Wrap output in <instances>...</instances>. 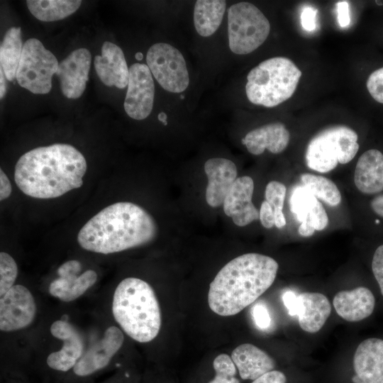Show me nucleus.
<instances>
[{
  "instance_id": "nucleus-1",
  "label": "nucleus",
  "mask_w": 383,
  "mask_h": 383,
  "mask_svg": "<svg viewBox=\"0 0 383 383\" xmlns=\"http://www.w3.org/2000/svg\"><path fill=\"white\" fill-rule=\"evenodd\" d=\"M87 169L86 159L77 148L55 143L21 155L15 166L14 180L27 196L54 199L81 187Z\"/></svg>"
},
{
  "instance_id": "nucleus-2",
  "label": "nucleus",
  "mask_w": 383,
  "mask_h": 383,
  "mask_svg": "<svg viewBox=\"0 0 383 383\" xmlns=\"http://www.w3.org/2000/svg\"><path fill=\"white\" fill-rule=\"evenodd\" d=\"M157 235V223L147 211L121 201L91 218L79 231L77 242L86 250L106 255L146 245Z\"/></svg>"
},
{
  "instance_id": "nucleus-3",
  "label": "nucleus",
  "mask_w": 383,
  "mask_h": 383,
  "mask_svg": "<svg viewBox=\"0 0 383 383\" xmlns=\"http://www.w3.org/2000/svg\"><path fill=\"white\" fill-rule=\"evenodd\" d=\"M278 268L273 258L262 254L246 253L233 259L210 284V309L222 316L238 313L270 287Z\"/></svg>"
},
{
  "instance_id": "nucleus-4",
  "label": "nucleus",
  "mask_w": 383,
  "mask_h": 383,
  "mask_svg": "<svg viewBox=\"0 0 383 383\" xmlns=\"http://www.w3.org/2000/svg\"><path fill=\"white\" fill-rule=\"evenodd\" d=\"M112 313L122 330L140 343L152 340L161 327V312L152 287L136 277H127L116 287Z\"/></svg>"
},
{
  "instance_id": "nucleus-5",
  "label": "nucleus",
  "mask_w": 383,
  "mask_h": 383,
  "mask_svg": "<svg viewBox=\"0 0 383 383\" xmlns=\"http://www.w3.org/2000/svg\"><path fill=\"white\" fill-rule=\"evenodd\" d=\"M301 77V71L287 57L265 60L248 73L246 96L255 105L277 106L294 94Z\"/></svg>"
},
{
  "instance_id": "nucleus-6",
  "label": "nucleus",
  "mask_w": 383,
  "mask_h": 383,
  "mask_svg": "<svg viewBox=\"0 0 383 383\" xmlns=\"http://www.w3.org/2000/svg\"><path fill=\"white\" fill-rule=\"evenodd\" d=\"M357 133L343 125L326 128L315 135L305 152L306 165L311 170L328 172L338 164L350 162L359 150Z\"/></svg>"
},
{
  "instance_id": "nucleus-7",
  "label": "nucleus",
  "mask_w": 383,
  "mask_h": 383,
  "mask_svg": "<svg viewBox=\"0 0 383 383\" xmlns=\"http://www.w3.org/2000/svg\"><path fill=\"white\" fill-rule=\"evenodd\" d=\"M270 31L268 19L252 4L239 2L228 9V43L233 53L246 55L253 52L266 40Z\"/></svg>"
},
{
  "instance_id": "nucleus-8",
  "label": "nucleus",
  "mask_w": 383,
  "mask_h": 383,
  "mask_svg": "<svg viewBox=\"0 0 383 383\" xmlns=\"http://www.w3.org/2000/svg\"><path fill=\"white\" fill-rule=\"evenodd\" d=\"M59 63L54 54L36 38L23 44L16 72L18 84L35 94H48L52 88V77Z\"/></svg>"
},
{
  "instance_id": "nucleus-9",
  "label": "nucleus",
  "mask_w": 383,
  "mask_h": 383,
  "mask_svg": "<svg viewBox=\"0 0 383 383\" xmlns=\"http://www.w3.org/2000/svg\"><path fill=\"white\" fill-rule=\"evenodd\" d=\"M147 65L160 85L172 93H181L189 86L185 60L176 48L165 43L152 45L146 55Z\"/></svg>"
},
{
  "instance_id": "nucleus-10",
  "label": "nucleus",
  "mask_w": 383,
  "mask_h": 383,
  "mask_svg": "<svg viewBox=\"0 0 383 383\" xmlns=\"http://www.w3.org/2000/svg\"><path fill=\"white\" fill-rule=\"evenodd\" d=\"M36 311L35 301L30 290L21 284L13 285L0 299V330L12 332L28 326Z\"/></svg>"
},
{
  "instance_id": "nucleus-11",
  "label": "nucleus",
  "mask_w": 383,
  "mask_h": 383,
  "mask_svg": "<svg viewBox=\"0 0 383 383\" xmlns=\"http://www.w3.org/2000/svg\"><path fill=\"white\" fill-rule=\"evenodd\" d=\"M155 84L147 65L135 63L129 68L128 89L123 107L128 116L143 120L151 113Z\"/></svg>"
},
{
  "instance_id": "nucleus-12",
  "label": "nucleus",
  "mask_w": 383,
  "mask_h": 383,
  "mask_svg": "<svg viewBox=\"0 0 383 383\" xmlns=\"http://www.w3.org/2000/svg\"><path fill=\"white\" fill-rule=\"evenodd\" d=\"M124 336L116 326H110L103 337L84 351L72 372L77 378L85 379L103 370L123 343Z\"/></svg>"
},
{
  "instance_id": "nucleus-13",
  "label": "nucleus",
  "mask_w": 383,
  "mask_h": 383,
  "mask_svg": "<svg viewBox=\"0 0 383 383\" xmlns=\"http://www.w3.org/2000/svg\"><path fill=\"white\" fill-rule=\"evenodd\" d=\"M50 330L55 338L63 341V345L60 350L48 355V367L62 373L72 370L84 353L82 334L72 324L63 320L54 321Z\"/></svg>"
},
{
  "instance_id": "nucleus-14",
  "label": "nucleus",
  "mask_w": 383,
  "mask_h": 383,
  "mask_svg": "<svg viewBox=\"0 0 383 383\" xmlns=\"http://www.w3.org/2000/svg\"><path fill=\"white\" fill-rule=\"evenodd\" d=\"M91 63V55L87 48L74 50L59 63L56 74L65 96L76 99L82 95L89 80Z\"/></svg>"
},
{
  "instance_id": "nucleus-15",
  "label": "nucleus",
  "mask_w": 383,
  "mask_h": 383,
  "mask_svg": "<svg viewBox=\"0 0 383 383\" xmlns=\"http://www.w3.org/2000/svg\"><path fill=\"white\" fill-rule=\"evenodd\" d=\"M253 179L248 176L236 179L223 201V211L238 226H245L259 219V211L252 202Z\"/></svg>"
},
{
  "instance_id": "nucleus-16",
  "label": "nucleus",
  "mask_w": 383,
  "mask_h": 383,
  "mask_svg": "<svg viewBox=\"0 0 383 383\" xmlns=\"http://www.w3.org/2000/svg\"><path fill=\"white\" fill-rule=\"evenodd\" d=\"M353 367V383H383V340H363L355 350Z\"/></svg>"
},
{
  "instance_id": "nucleus-17",
  "label": "nucleus",
  "mask_w": 383,
  "mask_h": 383,
  "mask_svg": "<svg viewBox=\"0 0 383 383\" xmlns=\"http://www.w3.org/2000/svg\"><path fill=\"white\" fill-rule=\"evenodd\" d=\"M204 171L208 177L206 201L210 206L218 207L237 179L236 166L230 160L214 157L205 162Z\"/></svg>"
},
{
  "instance_id": "nucleus-18",
  "label": "nucleus",
  "mask_w": 383,
  "mask_h": 383,
  "mask_svg": "<svg viewBox=\"0 0 383 383\" xmlns=\"http://www.w3.org/2000/svg\"><path fill=\"white\" fill-rule=\"evenodd\" d=\"M101 55L94 57V68L100 80L108 87L124 89L128 85L129 69L120 47L106 41L101 46Z\"/></svg>"
},
{
  "instance_id": "nucleus-19",
  "label": "nucleus",
  "mask_w": 383,
  "mask_h": 383,
  "mask_svg": "<svg viewBox=\"0 0 383 383\" xmlns=\"http://www.w3.org/2000/svg\"><path fill=\"white\" fill-rule=\"evenodd\" d=\"M290 134L285 126L279 122L270 123L248 132L241 140L252 155H259L265 149L279 154L287 147Z\"/></svg>"
},
{
  "instance_id": "nucleus-20",
  "label": "nucleus",
  "mask_w": 383,
  "mask_h": 383,
  "mask_svg": "<svg viewBox=\"0 0 383 383\" xmlns=\"http://www.w3.org/2000/svg\"><path fill=\"white\" fill-rule=\"evenodd\" d=\"M337 313L350 322L360 321L369 317L374 311L375 299L372 292L364 287L350 291H340L333 298Z\"/></svg>"
},
{
  "instance_id": "nucleus-21",
  "label": "nucleus",
  "mask_w": 383,
  "mask_h": 383,
  "mask_svg": "<svg viewBox=\"0 0 383 383\" xmlns=\"http://www.w3.org/2000/svg\"><path fill=\"white\" fill-rule=\"evenodd\" d=\"M354 182L363 194H374L383 191V154L379 150H367L359 157Z\"/></svg>"
},
{
  "instance_id": "nucleus-22",
  "label": "nucleus",
  "mask_w": 383,
  "mask_h": 383,
  "mask_svg": "<svg viewBox=\"0 0 383 383\" xmlns=\"http://www.w3.org/2000/svg\"><path fill=\"white\" fill-rule=\"evenodd\" d=\"M297 316L300 327L308 333L321 330L331 312L328 298L323 294L304 292L298 294Z\"/></svg>"
},
{
  "instance_id": "nucleus-23",
  "label": "nucleus",
  "mask_w": 383,
  "mask_h": 383,
  "mask_svg": "<svg viewBox=\"0 0 383 383\" xmlns=\"http://www.w3.org/2000/svg\"><path fill=\"white\" fill-rule=\"evenodd\" d=\"M231 358L243 379L255 380L275 367V362L270 355L250 343L236 347Z\"/></svg>"
},
{
  "instance_id": "nucleus-24",
  "label": "nucleus",
  "mask_w": 383,
  "mask_h": 383,
  "mask_svg": "<svg viewBox=\"0 0 383 383\" xmlns=\"http://www.w3.org/2000/svg\"><path fill=\"white\" fill-rule=\"evenodd\" d=\"M97 274L92 270L81 274L59 277L49 285L50 294L60 300L69 302L82 296L97 280Z\"/></svg>"
},
{
  "instance_id": "nucleus-25",
  "label": "nucleus",
  "mask_w": 383,
  "mask_h": 383,
  "mask_svg": "<svg viewBox=\"0 0 383 383\" xmlns=\"http://www.w3.org/2000/svg\"><path fill=\"white\" fill-rule=\"evenodd\" d=\"M291 209L301 222L306 217H310L316 231L323 230L328 223V217L322 204L306 188L294 193Z\"/></svg>"
},
{
  "instance_id": "nucleus-26",
  "label": "nucleus",
  "mask_w": 383,
  "mask_h": 383,
  "mask_svg": "<svg viewBox=\"0 0 383 383\" xmlns=\"http://www.w3.org/2000/svg\"><path fill=\"white\" fill-rule=\"evenodd\" d=\"M223 0H198L194 10V23L196 32L203 37L213 34L220 26L226 11Z\"/></svg>"
},
{
  "instance_id": "nucleus-27",
  "label": "nucleus",
  "mask_w": 383,
  "mask_h": 383,
  "mask_svg": "<svg viewBox=\"0 0 383 383\" xmlns=\"http://www.w3.org/2000/svg\"><path fill=\"white\" fill-rule=\"evenodd\" d=\"M21 27H11L6 32L0 46V63L6 79L13 82L23 50Z\"/></svg>"
},
{
  "instance_id": "nucleus-28",
  "label": "nucleus",
  "mask_w": 383,
  "mask_h": 383,
  "mask_svg": "<svg viewBox=\"0 0 383 383\" xmlns=\"http://www.w3.org/2000/svg\"><path fill=\"white\" fill-rule=\"evenodd\" d=\"M80 0H27L26 5L38 20L51 22L62 20L74 13L80 6Z\"/></svg>"
},
{
  "instance_id": "nucleus-29",
  "label": "nucleus",
  "mask_w": 383,
  "mask_h": 383,
  "mask_svg": "<svg viewBox=\"0 0 383 383\" xmlns=\"http://www.w3.org/2000/svg\"><path fill=\"white\" fill-rule=\"evenodd\" d=\"M300 178L304 187L326 204L336 206L340 203V192L332 180L323 176L309 173L302 174Z\"/></svg>"
},
{
  "instance_id": "nucleus-30",
  "label": "nucleus",
  "mask_w": 383,
  "mask_h": 383,
  "mask_svg": "<svg viewBox=\"0 0 383 383\" xmlns=\"http://www.w3.org/2000/svg\"><path fill=\"white\" fill-rule=\"evenodd\" d=\"M286 196L285 186L277 181L269 182L265 188V200L272 206L274 212L275 226L282 228L286 225V219L283 213V206Z\"/></svg>"
},
{
  "instance_id": "nucleus-31",
  "label": "nucleus",
  "mask_w": 383,
  "mask_h": 383,
  "mask_svg": "<svg viewBox=\"0 0 383 383\" xmlns=\"http://www.w3.org/2000/svg\"><path fill=\"white\" fill-rule=\"evenodd\" d=\"M215 377L209 383H240L235 377L236 366L231 357L227 354L218 355L213 362Z\"/></svg>"
},
{
  "instance_id": "nucleus-32",
  "label": "nucleus",
  "mask_w": 383,
  "mask_h": 383,
  "mask_svg": "<svg viewBox=\"0 0 383 383\" xmlns=\"http://www.w3.org/2000/svg\"><path fill=\"white\" fill-rule=\"evenodd\" d=\"M18 275V266L8 253H0V296H4L13 285Z\"/></svg>"
},
{
  "instance_id": "nucleus-33",
  "label": "nucleus",
  "mask_w": 383,
  "mask_h": 383,
  "mask_svg": "<svg viewBox=\"0 0 383 383\" xmlns=\"http://www.w3.org/2000/svg\"><path fill=\"white\" fill-rule=\"evenodd\" d=\"M250 313L254 323L258 329L265 331L271 328L272 323V318L265 304L262 302L256 303L251 308Z\"/></svg>"
},
{
  "instance_id": "nucleus-34",
  "label": "nucleus",
  "mask_w": 383,
  "mask_h": 383,
  "mask_svg": "<svg viewBox=\"0 0 383 383\" xmlns=\"http://www.w3.org/2000/svg\"><path fill=\"white\" fill-rule=\"evenodd\" d=\"M367 88L376 101L383 104V67L370 74L367 81Z\"/></svg>"
},
{
  "instance_id": "nucleus-35",
  "label": "nucleus",
  "mask_w": 383,
  "mask_h": 383,
  "mask_svg": "<svg viewBox=\"0 0 383 383\" xmlns=\"http://www.w3.org/2000/svg\"><path fill=\"white\" fill-rule=\"evenodd\" d=\"M372 269L383 296V245L379 246L374 253Z\"/></svg>"
},
{
  "instance_id": "nucleus-36",
  "label": "nucleus",
  "mask_w": 383,
  "mask_h": 383,
  "mask_svg": "<svg viewBox=\"0 0 383 383\" xmlns=\"http://www.w3.org/2000/svg\"><path fill=\"white\" fill-rule=\"evenodd\" d=\"M318 10L311 6L305 7L301 13V24L307 31L314 30L316 28Z\"/></svg>"
},
{
  "instance_id": "nucleus-37",
  "label": "nucleus",
  "mask_w": 383,
  "mask_h": 383,
  "mask_svg": "<svg viewBox=\"0 0 383 383\" xmlns=\"http://www.w3.org/2000/svg\"><path fill=\"white\" fill-rule=\"evenodd\" d=\"M259 219L262 225L266 228H271L275 226L274 209L266 200L263 201L261 204Z\"/></svg>"
},
{
  "instance_id": "nucleus-38",
  "label": "nucleus",
  "mask_w": 383,
  "mask_h": 383,
  "mask_svg": "<svg viewBox=\"0 0 383 383\" xmlns=\"http://www.w3.org/2000/svg\"><path fill=\"white\" fill-rule=\"evenodd\" d=\"M282 301L289 316H297L299 306L298 294L293 291L288 290L283 294Z\"/></svg>"
},
{
  "instance_id": "nucleus-39",
  "label": "nucleus",
  "mask_w": 383,
  "mask_h": 383,
  "mask_svg": "<svg viewBox=\"0 0 383 383\" xmlns=\"http://www.w3.org/2000/svg\"><path fill=\"white\" fill-rule=\"evenodd\" d=\"M82 270L81 263L76 260H71L64 262L57 269L59 277L79 274Z\"/></svg>"
},
{
  "instance_id": "nucleus-40",
  "label": "nucleus",
  "mask_w": 383,
  "mask_h": 383,
  "mask_svg": "<svg viewBox=\"0 0 383 383\" xmlns=\"http://www.w3.org/2000/svg\"><path fill=\"white\" fill-rule=\"evenodd\" d=\"M287 377L284 374L280 371L272 370L257 379L252 381V383H286Z\"/></svg>"
},
{
  "instance_id": "nucleus-41",
  "label": "nucleus",
  "mask_w": 383,
  "mask_h": 383,
  "mask_svg": "<svg viewBox=\"0 0 383 383\" xmlns=\"http://www.w3.org/2000/svg\"><path fill=\"white\" fill-rule=\"evenodd\" d=\"M338 21L341 27H347L350 23L349 4L346 1H340L336 4Z\"/></svg>"
},
{
  "instance_id": "nucleus-42",
  "label": "nucleus",
  "mask_w": 383,
  "mask_h": 383,
  "mask_svg": "<svg viewBox=\"0 0 383 383\" xmlns=\"http://www.w3.org/2000/svg\"><path fill=\"white\" fill-rule=\"evenodd\" d=\"M11 182L2 169L0 170V200L9 198L11 194Z\"/></svg>"
},
{
  "instance_id": "nucleus-43",
  "label": "nucleus",
  "mask_w": 383,
  "mask_h": 383,
  "mask_svg": "<svg viewBox=\"0 0 383 383\" xmlns=\"http://www.w3.org/2000/svg\"><path fill=\"white\" fill-rule=\"evenodd\" d=\"M370 204L374 212L383 218V194L378 195L373 198Z\"/></svg>"
},
{
  "instance_id": "nucleus-44",
  "label": "nucleus",
  "mask_w": 383,
  "mask_h": 383,
  "mask_svg": "<svg viewBox=\"0 0 383 383\" xmlns=\"http://www.w3.org/2000/svg\"><path fill=\"white\" fill-rule=\"evenodd\" d=\"M5 74L1 68H0V99H2L7 90V84L6 81Z\"/></svg>"
},
{
  "instance_id": "nucleus-45",
  "label": "nucleus",
  "mask_w": 383,
  "mask_h": 383,
  "mask_svg": "<svg viewBox=\"0 0 383 383\" xmlns=\"http://www.w3.org/2000/svg\"><path fill=\"white\" fill-rule=\"evenodd\" d=\"M167 115L164 112H160L159 113L158 116H157V118L158 120L162 122L165 126H166L167 124Z\"/></svg>"
},
{
  "instance_id": "nucleus-46",
  "label": "nucleus",
  "mask_w": 383,
  "mask_h": 383,
  "mask_svg": "<svg viewBox=\"0 0 383 383\" xmlns=\"http://www.w3.org/2000/svg\"><path fill=\"white\" fill-rule=\"evenodd\" d=\"M135 58L138 60H141L143 58V55L142 52H136L135 55Z\"/></svg>"
},
{
  "instance_id": "nucleus-47",
  "label": "nucleus",
  "mask_w": 383,
  "mask_h": 383,
  "mask_svg": "<svg viewBox=\"0 0 383 383\" xmlns=\"http://www.w3.org/2000/svg\"><path fill=\"white\" fill-rule=\"evenodd\" d=\"M378 5H382L383 4L382 2H379L378 1H375Z\"/></svg>"
}]
</instances>
